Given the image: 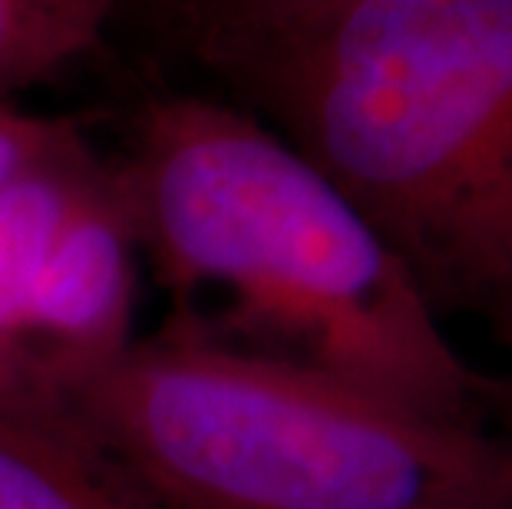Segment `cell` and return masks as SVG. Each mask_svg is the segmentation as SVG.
<instances>
[{
  "instance_id": "obj_3",
  "label": "cell",
  "mask_w": 512,
  "mask_h": 509,
  "mask_svg": "<svg viewBox=\"0 0 512 509\" xmlns=\"http://www.w3.org/2000/svg\"><path fill=\"white\" fill-rule=\"evenodd\" d=\"M63 414L162 509H512V433L166 328Z\"/></svg>"
},
{
  "instance_id": "obj_9",
  "label": "cell",
  "mask_w": 512,
  "mask_h": 509,
  "mask_svg": "<svg viewBox=\"0 0 512 509\" xmlns=\"http://www.w3.org/2000/svg\"><path fill=\"white\" fill-rule=\"evenodd\" d=\"M483 318H489V324H493L496 334H499V341L506 344V351L512 357V248H509L503 268H499L493 291H489V301H486V308H483ZM493 424H496V430L512 433V367H509L503 377H496Z\"/></svg>"
},
{
  "instance_id": "obj_5",
  "label": "cell",
  "mask_w": 512,
  "mask_h": 509,
  "mask_svg": "<svg viewBox=\"0 0 512 509\" xmlns=\"http://www.w3.org/2000/svg\"><path fill=\"white\" fill-rule=\"evenodd\" d=\"M0 509H162L67 414L0 400Z\"/></svg>"
},
{
  "instance_id": "obj_8",
  "label": "cell",
  "mask_w": 512,
  "mask_h": 509,
  "mask_svg": "<svg viewBox=\"0 0 512 509\" xmlns=\"http://www.w3.org/2000/svg\"><path fill=\"white\" fill-rule=\"evenodd\" d=\"M83 153H90V146L67 119L34 116L0 100V189L27 172Z\"/></svg>"
},
{
  "instance_id": "obj_1",
  "label": "cell",
  "mask_w": 512,
  "mask_h": 509,
  "mask_svg": "<svg viewBox=\"0 0 512 509\" xmlns=\"http://www.w3.org/2000/svg\"><path fill=\"white\" fill-rule=\"evenodd\" d=\"M185 24L440 318L483 314L512 248V0H185Z\"/></svg>"
},
{
  "instance_id": "obj_6",
  "label": "cell",
  "mask_w": 512,
  "mask_h": 509,
  "mask_svg": "<svg viewBox=\"0 0 512 509\" xmlns=\"http://www.w3.org/2000/svg\"><path fill=\"white\" fill-rule=\"evenodd\" d=\"M93 162V153H83L27 172L0 189V400L7 404L34 407L30 344L43 255L76 182Z\"/></svg>"
},
{
  "instance_id": "obj_4",
  "label": "cell",
  "mask_w": 512,
  "mask_h": 509,
  "mask_svg": "<svg viewBox=\"0 0 512 509\" xmlns=\"http://www.w3.org/2000/svg\"><path fill=\"white\" fill-rule=\"evenodd\" d=\"M139 235L116 166L83 172L43 255L30 400L57 410L136 341Z\"/></svg>"
},
{
  "instance_id": "obj_2",
  "label": "cell",
  "mask_w": 512,
  "mask_h": 509,
  "mask_svg": "<svg viewBox=\"0 0 512 509\" xmlns=\"http://www.w3.org/2000/svg\"><path fill=\"white\" fill-rule=\"evenodd\" d=\"M162 328L328 374L410 414L489 430L496 377L446 338L403 258L242 106L162 96L116 166Z\"/></svg>"
},
{
  "instance_id": "obj_7",
  "label": "cell",
  "mask_w": 512,
  "mask_h": 509,
  "mask_svg": "<svg viewBox=\"0 0 512 509\" xmlns=\"http://www.w3.org/2000/svg\"><path fill=\"white\" fill-rule=\"evenodd\" d=\"M113 10L116 0H0V100L90 57Z\"/></svg>"
}]
</instances>
